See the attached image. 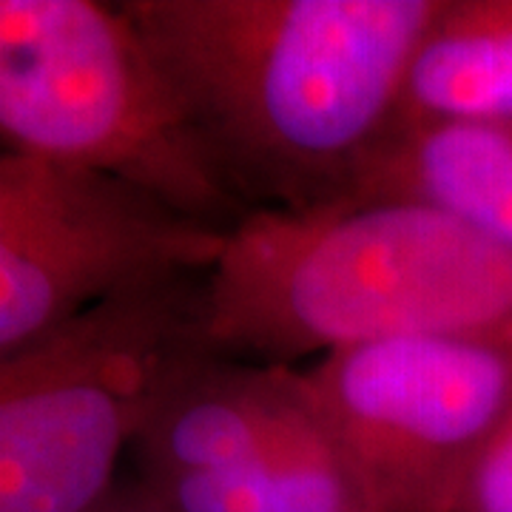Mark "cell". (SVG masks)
Here are the masks:
<instances>
[{"instance_id": "12", "label": "cell", "mask_w": 512, "mask_h": 512, "mask_svg": "<svg viewBox=\"0 0 512 512\" xmlns=\"http://www.w3.org/2000/svg\"><path fill=\"white\" fill-rule=\"evenodd\" d=\"M97 512H171L160 495L154 493L140 478H123L117 490Z\"/></svg>"}, {"instance_id": "11", "label": "cell", "mask_w": 512, "mask_h": 512, "mask_svg": "<svg viewBox=\"0 0 512 512\" xmlns=\"http://www.w3.org/2000/svg\"><path fill=\"white\" fill-rule=\"evenodd\" d=\"M450 512H512V402L470 467Z\"/></svg>"}, {"instance_id": "9", "label": "cell", "mask_w": 512, "mask_h": 512, "mask_svg": "<svg viewBox=\"0 0 512 512\" xmlns=\"http://www.w3.org/2000/svg\"><path fill=\"white\" fill-rule=\"evenodd\" d=\"M512 123V0H444L404 80L399 126Z\"/></svg>"}, {"instance_id": "3", "label": "cell", "mask_w": 512, "mask_h": 512, "mask_svg": "<svg viewBox=\"0 0 512 512\" xmlns=\"http://www.w3.org/2000/svg\"><path fill=\"white\" fill-rule=\"evenodd\" d=\"M0 148L120 180L220 231L248 214L123 3L0 0Z\"/></svg>"}, {"instance_id": "5", "label": "cell", "mask_w": 512, "mask_h": 512, "mask_svg": "<svg viewBox=\"0 0 512 512\" xmlns=\"http://www.w3.org/2000/svg\"><path fill=\"white\" fill-rule=\"evenodd\" d=\"M370 512H450L512 402V342L390 339L293 367Z\"/></svg>"}, {"instance_id": "1", "label": "cell", "mask_w": 512, "mask_h": 512, "mask_svg": "<svg viewBox=\"0 0 512 512\" xmlns=\"http://www.w3.org/2000/svg\"><path fill=\"white\" fill-rule=\"evenodd\" d=\"M444 0H123L245 211L339 200L399 126Z\"/></svg>"}, {"instance_id": "10", "label": "cell", "mask_w": 512, "mask_h": 512, "mask_svg": "<svg viewBox=\"0 0 512 512\" xmlns=\"http://www.w3.org/2000/svg\"><path fill=\"white\" fill-rule=\"evenodd\" d=\"M148 487L171 512H370L325 430L299 447L237 470Z\"/></svg>"}, {"instance_id": "8", "label": "cell", "mask_w": 512, "mask_h": 512, "mask_svg": "<svg viewBox=\"0 0 512 512\" xmlns=\"http://www.w3.org/2000/svg\"><path fill=\"white\" fill-rule=\"evenodd\" d=\"M339 200L424 205L512 254V123L396 126Z\"/></svg>"}, {"instance_id": "2", "label": "cell", "mask_w": 512, "mask_h": 512, "mask_svg": "<svg viewBox=\"0 0 512 512\" xmlns=\"http://www.w3.org/2000/svg\"><path fill=\"white\" fill-rule=\"evenodd\" d=\"M200 333L274 367L416 336L512 342V254L413 202L248 211L200 279Z\"/></svg>"}, {"instance_id": "7", "label": "cell", "mask_w": 512, "mask_h": 512, "mask_svg": "<svg viewBox=\"0 0 512 512\" xmlns=\"http://www.w3.org/2000/svg\"><path fill=\"white\" fill-rule=\"evenodd\" d=\"M322 436L293 367L256 365L200 350L174 370L148 413L131 458L160 484L225 473Z\"/></svg>"}, {"instance_id": "4", "label": "cell", "mask_w": 512, "mask_h": 512, "mask_svg": "<svg viewBox=\"0 0 512 512\" xmlns=\"http://www.w3.org/2000/svg\"><path fill=\"white\" fill-rule=\"evenodd\" d=\"M200 279L117 293L0 359V512H97L157 396L205 350Z\"/></svg>"}, {"instance_id": "6", "label": "cell", "mask_w": 512, "mask_h": 512, "mask_svg": "<svg viewBox=\"0 0 512 512\" xmlns=\"http://www.w3.org/2000/svg\"><path fill=\"white\" fill-rule=\"evenodd\" d=\"M222 239L120 180L0 148V359L117 293L205 274Z\"/></svg>"}]
</instances>
